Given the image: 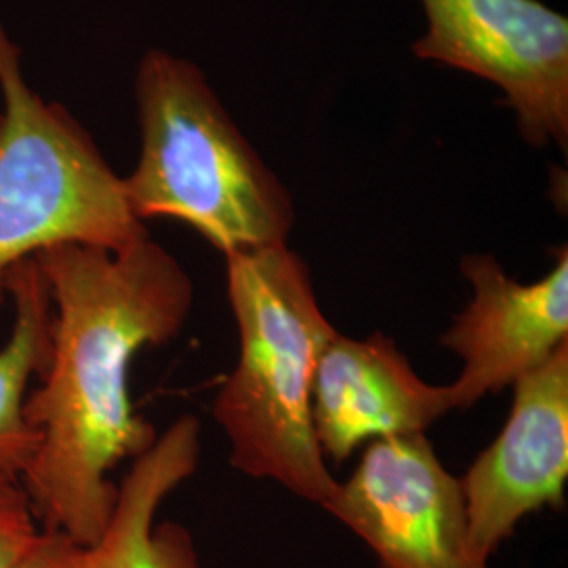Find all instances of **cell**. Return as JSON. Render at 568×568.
Wrapping results in <instances>:
<instances>
[{"label": "cell", "mask_w": 568, "mask_h": 568, "mask_svg": "<svg viewBox=\"0 0 568 568\" xmlns=\"http://www.w3.org/2000/svg\"><path fill=\"white\" fill-rule=\"evenodd\" d=\"M34 260L53 333L39 387L23 403L39 445L20 480L42 528L91 548L119 497L112 469L159 438L131 403V363L143 347L182 333L194 284L150 236L121 251L58 244Z\"/></svg>", "instance_id": "obj_1"}, {"label": "cell", "mask_w": 568, "mask_h": 568, "mask_svg": "<svg viewBox=\"0 0 568 568\" xmlns=\"http://www.w3.org/2000/svg\"><path fill=\"white\" fill-rule=\"evenodd\" d=\"M225 276L241 352L213 415L232 445L230 464L325 506L337 480L314 434L312 386L337 331L288 244L225 255Z\"/></svg>", "instance_id": "obj_2"}, {"label": "cell", "mask_w": 568, "mask_h": 568, "mask_svg": "<svg viewBox=\"0 0 568 568\" xmlns=\"http://www.w3.org/2000/svg\"><path fill=\"white\" fill-rule=\"evenodd\" d=\"M135 103L142 152L122 190L140 222L178 220L224 255L286 244L295 222L288 190L192 61L148 51Z\"/></svg>", "instance_id": "obj_3"}, {"label": "cell", "mask_w": 568, "mask_h": 568, "mask_svg": "<svg viewBox=\"0 0 568 568\" xmlns=\"http://www.w3.org/2000/svg\"><path fill=\"white\" fill-rule=\"evenodd\" d=\"M148 236L89 131L28 84L0 18V307L13 270L51 246L121 251Z\"/></svg>", "instance_id": "obj_4"}, {"label": "cell", "mask_w": 568, "mask_h": 568, "mask_svg": "<svg viewBox=\"0 0 568 568\" xmlns=\"http://www.w3.org/2000/svg\"><path fill=\"white\" fill-rule=\"evenodd\" d=\"M427 32L417 58L495 82L520 133L568 145V20L541 0H422Z\"/></svg>", "instance_id": "obj_5"}, {"label": "cell", "mask_w": 568, "mask_h": 568, "mask_svg": "<svg viewBox=\"0 0 568 568\" xmlns=\"http://www.w3.org/2000/svg\"><path fill=\"white\" fill-rule=\"evenodd\" d=\"M323 508L382 568H488L469 544L462 480L438 462L426 434L373 440Z\"/></svg>", "instance_id": "obj_6"}, {"label": "cell", "mask_w": 568, "mask_h": 568, "mask_svg": "<svg viewBox=\"0 0 568 568\" xmlns=\"http://www.w3.org/2000/svg\"><path fill=\"white\" fill-rule=\"evenodd\" d=\"M508 422L459 478L469 544L483 560L537 509L565 506L568 478V342L514 384Z\"/></svg>", "instance_id": "obj_7"}, {"label": "cell", "mask_w": 568, "mask_h": 568, "mask_svg": "<svg viewBox=\"0 0 568 568\" xmlns=\"http://www.w3.org/2000/svg\"><path fill=\"white\" fill-rule=\"evenodd\" d=\"M462 272L471 302L440 337L464 361L462 375L448 384L453 410L514 386L568 342L567 246L556 251L551 272L537 283L509 278L483 253L466 255Z\"/></svg>", "instance_id": "obj_8"}, {"label": "cell", "mask_w": 568, "mask_h": 568, "mask_svg": "<svg viewBox=\"0 0 568 568\" xmlns=\"http://www.w3.org/2000/svg\"><path fill=\"white\" fill-rule=\"evenodd\" d=\"M448 410V386L424 382L382 333L366 339L335 333L318 358L312 422L333 462H345L366 440L426 434Z\"/></svg>", "instance_id": "obj_9"}, {"label": "cell", "mask_w": 568, "mask_h": 568, "mask_svg": "<svg viewBox=\"0 0 568 568\" xmlns=\"http://www.w3.org/2000/svg\"><path fill=\"white\" fill-rule=\"evenodd\" d=\"M199 459L201 424L183 415L133 459L108 527L87 548V568H201L192 535L182 525H156L161 504L196 471Z\"/></svg>", "instance_id": "obj_10"}, {"label": "cell", "mask_w": 568, "mask_h": 568, "mask_svg": "<svg viewBox=\"0 0 568 568\" xmlns=\"http://www.w3.org/2000/svg\"><path fill=\"white\" fill-rule=\"evenodd\" d=\"M7 288L13 325L0 347V471L20 478L39 445V436L26 424L23 403L49 361L53 305L37 260L18 265Z\"/></svg>", "instance_id": "obj_11"}, {"label": "cell", "mask_w": 568, "mask_h": 568, "mask_svg": "<svg viewBox=\"0 0 568 568\" xmlns=\"http://www.w3.org/2000/svg\"><path fill=\"white\" fill-rule=\"evenodd\" d=\"M42 532L20 478L0 471V568H13Z\"/></svg>", "instance_id": "obj_12"}, {"label": "cell", "mask_w": 568, "mask_h": 568, "mask_svg": "<svg viewBox=\"0 0 568 568\" xmlns=\"http://www.w3.org/2000/svg\"><path fill=\"white\" fill-rule=\"evenodd\" d=\"M13 568H87V548L60 530L42 528L37 544Z\"/></svg>", "instance_id": "obj_13"}]
</instances>
